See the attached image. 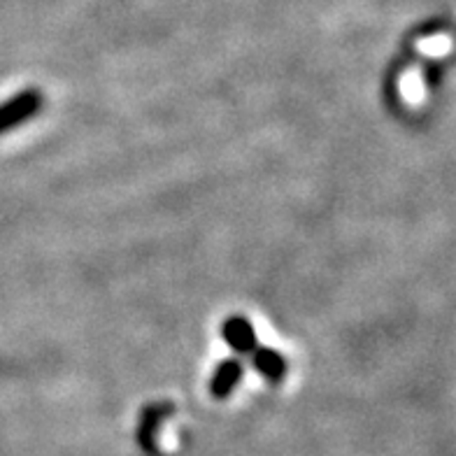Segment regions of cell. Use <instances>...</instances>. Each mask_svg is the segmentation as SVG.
<instances>
[{
	"label": "cell",
	"mask_w": 456,
	"mask_h": 456,
	"mask_svg": "<svg viewBox=\"0 0 456 456\" xmlns=\"http://www.w3.org/2000/svg\"><path fill=\"white\" fill-rule=\"evenodd\" d=\"M40 108H43V94L37 89L19 91L17 96L0 102V135L33 119Z\"/></svg>",
	"instance_id": "obj_1"
},
{
	"label": "cell",
	"mask_w": 456,
	"mask_h": 456,
	"mask_svg": "<svg viewBox=\"0 0 456 456\" xmlns=\"http://www.w3.org/2000/svg\"><path fill=\"white\" fill-rule=\"evenodd\" d=\"M222 336L228 347L242 356L252 354L254 349L258 347L256 330H254L252 322L242 317V314H231V317H226V322L222 326Z\"/></svg>",
	"instance_id": "obj_2"
},
{
	"label": "cell",
	"mask_w": 456,
	"mask_h": 456,
	"mask_svg": "<svg viewBox=\"0 0 456 456\" xmlns=\"http://www.w3.org/2000/svg\"><path fill=\"white\" fill-rule=\"evenodd\" d=\"M242 375H245V368L238 359H226L216 366L215 375L210 379V396L216 401H224L238 389V385L242 382Z\"/></svg>",
	"instance_id": "obj_3"
},
{
	"label": "cell",
	"mask_w": 456,
	"mask_h": 456,
	"mask_svg": "<svg viewBox=\"0 0 456 456\" xmlns=\"http://www.w3.org/2000/svg\"><path fill=\"white\" fill-rule=\"evenodd\" d=\"M249 356H252L256 370L261 372L271 385H280V382H282L284 375H287V359H284L277 349L256 347Z\"/></svg>",
	"instance_id": "obj_4"
},
{
	"label": "cell",
	"mask_w": 456,
	"mask_h": 456,
	"mask_svg": "<svg viewBox=\"0 0 456 456\" xmlns=\"http://www.w3.org/2000/svg\"><path fill=\"white\" fill-rule=\"evenodd\" d=\"M170 412H173V405H168V403H157V405H151V408L144 410V417L138 427V443L147 450V454L154 456V450H151V436H157L154 431H157L159 424H161Z\"/></svg>",
	"instance_id": "obj_5"
}]
</instances>
